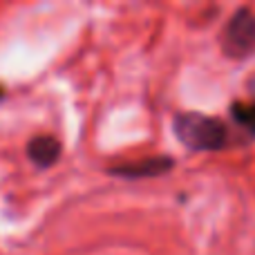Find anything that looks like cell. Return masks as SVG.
I'll use <instances>...</instances> for the list:
<instances>
[{"label": "cell", "mask_w": 255, "mask_h": 255, "mask_svg": "<svg viewBox=\"0 0 255 255\" xmlns=\"http://www.w3.org/2000/svg\"><path fill=\"white\" fill-rule=\"evenodd\" d=\"M172 128H175L177 139L190 150H220L229 136V130L220 119L199 115V112L177 115Z\"/></svg>", "instance_id": "1"}, {"label": "cell", "mask_w": 255, "mask_h": 255, "mask_svg": "<svg viewBox=\"0 0 255 255\" xmlns=\"http://www.w3.org/2000/svg\"><path fill=\"white\" fill-rule=\"evenodd\" d=\"M27 154L29 159L40 168H47L52 163H56V159L61 157V143L58 139H54L52 134H40L34 136L27 145Z\"/></svg>", "instance_id": "3"}, {"label": "cell", "mask_w": 255, "mask_h": 255, "mask_svg": "<svg viewBox=\"0 0 255 255\" xmlns=\"http://www.w3.org/2000/svg\"><path fill=\"white\" fill-rule=\"evenodd\" d=\"M172 166V161L168 157H152V159H141V161H132V163H124V166L115 168V175L121 177H154L161 175L163 170Z\"/></svg>", "instance_id": "4"}, {"label": "cell", "mask_w": 255, "mask_h": 255, "mask_svg": "<svg viewBox=\"0 0 255 255\" xmlns=\"http://www.w3.org/2000/svg\"><path fill=\"white\" fill-rule=\"evenodd\" d=\"M249 85H251V94H253V97H255V76H253V79H251V83H249Z\"/></svg>", "instance_id": "6"}, {"label": "cell", "mask_w": 255, "mask_h": 255, "mask_svg": "<svg viewBox=\"0 0 255 255\" xmlns=\"http://www.w3.org/2000/svg\"><path fill=\"white\" fill-rule=\"evenodd\" d=\"M231 115H233V119L238 121L240 126H244L247 130H251L255 134V101H251V103H233Z\"/></svg>", "instance_id": "5"}, {"label": "cell", "mask_w": 255, "mask_h": 255, "mask_svg": "<svg viewBox=\"0 0 255 255\" xmlns=\"http://www.w3.org/2000/svg\"><path fill=\"white\" fill-rule=\"evenodd\" d=\"M222 47L231 58H247L255 49V13L251 9L242 7L231 16Z\"/></svg>", "instance_id": "2"}]
</instances>
